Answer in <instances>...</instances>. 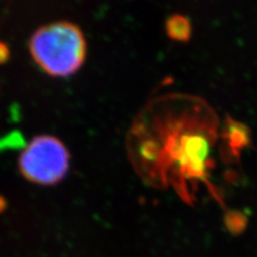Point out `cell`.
I'll return each mask as SVG.
<instances>
[{"label": "cell", "instance_id": "6da1fadb", "mask_svg": "<svg viewBox=\"0 0 257 257\" xmlns=\"http://www.w3.org/2000/svg\"><path fill=\"white\" fill-rule=\"evenodd\" d=\"M29 50L35 61L47 74L69 76L84 63L86 40L75 24L56 22L35 31Z\"/></svg>", "mask_w": 257, "mask_h": 257}, {"label": "cell", "instance_id": "7a4b0ae2", "mask_svg": "<svg viewBox=\"0 0 257 257\" xmlns=\"http://www.w3.org/2000/svg\"><path fill=\"white\" fill-rule=\"evenodd\" d=\"M70 165L69 151L55 136L41 135L32 140L20 156L22 175L31 182L51 186L67 175Z\"/></svg>", "mask_w": 257, "mask_h": 257}, {"label": "cell", "instance_id": "3957f363", "mask_svg": "<svg viewBox=\"0 0 257 257\" xmlns=\"http://www.w3.org/2000/svg\"><path fill=\"white\" fill-rule=\"evenodd\" d=\"M179 146L178 159L181 166L192 176H202L210 152L209 140L203 134L192 133L182 136Z\"/></svg>", "mask_w": 257, "mask_h": 257}, {"label": "cell", "instance_id": "277c9868", "mask_svg": "<svg viewBox=\"0 0 257 257\" xmlns=\"http://www.w3.org/2000/svg\"><path fill=\"white\" fill-rule=\"evenodd\" d=\"M167 36L175 41L186 42L191 37L192 27L188 18L180 14H174L165 23Z\"/></svg>", "mask_w": 257, "mask_h": 257}, {"label": "cell", "instance_id": "5b68a950", "mask_svg": "<svg viewBox=\"0 0 257 257\" xmlns=\"http://www.w3.org/2000/svg\"><path fill=\"white\" fill-rule=\"evenodd\" d=\"M226 136L229 146L234 150H241L246 147L250 143V131L246 126L236 122L235 120H229L226 127Z\"/></svg>", "mask_w": 257, "mask_h": 257}, {"label": "cell", "instance_id": "8992f818", "mask_svg": "<svg viewBox=\"0 0 257 257\" xmlns=\"http://www.w3.org/2000/svg\"><path fill=\"white\" fill-rule=\"evenodd\" d=\"M247 216L240 211H228L224 216L225 227L230 232L231 235L239 236L247 227Z\"/></svg>", "mask_w": 257, "mask_h": 257}, {"label": "cell", "instance_id": "52a82bcc", "mask_svg": "<svg viewBox=\"0 0 257 257\" xmlns=\"http://www.w3.org/2000/svg\"><path fill=\"white\" fill-rule=\"evenodd\" d=\"M10 58V50L5 42L0 41V64L7 62Z\"/></svg>", "mask_w": 257, "mask_h": 257}, {"label": "cell", "instance_id": "ba28073f", "mask_svg": "<svg viewBox=\"0 0 257 257\" xmlns=\"http://www.w3.org/2000/svg\"><path fill=\"white\" fill-rule=\"evenodd\" d=\"M5 208H6V200L3 196H0V212H3Z\"/></svg>", "mask_w": 257, "mask_h": 257}]
</instances>
